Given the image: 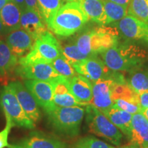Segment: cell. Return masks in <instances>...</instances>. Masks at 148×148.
Masks as SVG:
<instances>
[{
	"label": "cell",
	"mask_w": 148,
	"mask_h": 148,
	"mask_svg": "<svg viewBox=\"0 0 148 148\" xmlns=\"http://www.w3.org/2000/svg\"><path fill=\"white\" fill-rule=\"evenodd\" d=\"M127 14L148 23V0H130Z\"/></svg>",
	"instance_id": "obj_26"
},
{
	"label": "cell",
	"mask_w": 148,
	"mask_h": 148,
	"mask_svg": "<svg viewBox=\"0 0 148 148\" xmlns=\"http://www.w3.org/2000/svg\"><path fill=\"white\" fill-rule=\"evenodd\" d=\"M114 148H115V147H114ZM118 148H138V147L136 145H134V144L130 143L128 145H125V146H123V147H118Z\"/></svg>",
	"instance_id": "obj_41"
},
{
	"label": "cell",
	"mask_w": 148,
	"mask_h": 148,
	"mask_svg": "<svg viewBox=\"0 0 148 148\" xmlns=\"http://www.w3.org/2000/svg\"><path fill=\"white\" fill-rule=\"evenodd\" d=\"M105 64L114 71L132 70L143 62V51L133 45H119L107 49L100 53Z\"/></svg>",
	"instance_id": "obj_4"
},
{
	"label": "cell",
	"mask_w": 148,
	"mask_h": 148,
	"mask_svg": "<svg viewBox=\"0 0 148 148\" xmlns=\"http://www.w3.org/2000/svg\"><path fill=\"white\" fill-rule=\"evenodd\" d=\"M61 55L72 65L88 57L79 51L76 43L66 44L64 46L61 45Z\"/></svg>",
	"instance_id": "obj_29"
},
{
	"label": "cell",
	"mask_w": 148,
	"mask_h": 148,
	"mask_svg": "<svg viewBox=\"0 0 148 148\" xmlns=\"http://www.w3.org/2000/svg\"><path fill=\"white\" fill-rule=\"evenodd\" d=\"M24 85L32 94L38 106L46 112L54 108L53 99V86L50 82L36 79H26Z\"/></svg>",
	"instance_id": "obj_10"
},
{
	"label": "cell",
	"mask_w": 148,
	"mask_h": 148,
	"mask_svg": "<svg viewBox=\"0 0 148 148\" xmlns=\"http://www.w3.org/2000/svg\"><path fill=\"white\" fill-rule=\"evenodd\" d=\"M25 4H26L27 8H28L31 10H33L34 12L41 15L39 8H38V1L37 0H25Z\"/></svg>",
	"instance_id": "obj_33"
},
{
	"label": "cell",
	"mask_w": 148,
	"mask_h": 148,
	"mask_svg": "<svg viewBox=\"0 0 148 148\" xmlns=\"http://www.w3.org/2000/svg\"><path fill=\"white\" fill-rule=\"evenodd\" d=\"M40 14L46 22L56 13L57 11L64 4L63 0H37Z\"/></svg>",
	"instance_id": "obj_27"
},
{
	"label": "cell",
	"mask_w": 148,
	"mask_h": 148,
	"mask_svg": "<svg viewBox=\"0 0 148 148\" xmlns=\"http://www.w3.org/2000/svg\"><path fill=\"white\" fill-rule=\"evenodd\" d=\"M141 113L143 114V115L145 116V117L146 118V119L148 120V107L145 109H143V110H142Z\"/></svg>",
	"instance_id": "obj_40"
},
{
	"label": "cell",
	"mask_w": 148,
	"mask_h": 148,
	"mask_svg": "<svg viewBox=\"0 0 148 148\" xmlns=\"http://www.w3.org/2000/svg\"><path fill=\"white\" fill-rule=\"evenodd\" d=\"M61 55V45L49 31L34 41L33 47L25 56L18 58V64L27 65L36 62L51 63Z\"/></svg>",
	"instance_id": "obj_5"
},
{
	"label": "cell",
	"mask_w": 148,
	"mask_h": 148,
	"mask_svg": "<svg viewBox=\"0 0 148 148\" xmlns=\"http://www.w3.org/2000/svg\"><path fill=\"white\" fill-rule=\"evenodd\" d=\"M107 1L117 3V4H119L121 5H124V6H126V7L128 6L129 3H130V0H107Z\"/></svg>",
	"instance_id": "obj_36"
},
{
	"label": "cell",
	"mask_w": 148,
	"mask_h": 148,
	"mask_svg": "<svg viewBox=\"0 0 148 148\" xmlns=\"http://www.w3.org/2000/svg\"><path fill=\"white\" fill-rule=\"evenodd\" d=\"M102 1L107 17L106 25L119 21L127 14V7L107 0Z\"/></svg>",
	"instance_id": "obj_25"
},
{
	"label": "cell",
	"mask_w": 148,
	"mask_h": 148,
	"mask_svg": "<svg viewBox=\"0 0 148 148\" xmlns=\"http://www.w3.org/2000/svg\"><path fill=\"white\" fill-rule=\"evenodd\" d=\"M71 90L82 106L90 104L92 99V83L89 79L80 74H77L69 79Z\"/></svg>",
	"instance_id": "obj_19"
},
{
	"label": "cell",
	"mask_w": 148,
	"mask_h": 148,
	"mask_svg": "<svg viewBox=\"0 0 148 148\" xmlns=\"http://www.w3.org/2000/svg\"><path fill=\"white\" fill-rule=\"evenodd\" d=\"M108 119L112 122L120 131L129 138L132 126V114L118 108L113 104L105 114Z\"/></svg>",
	"instance_id": "obj_22"
},
{
	"label": "cell",
	"mask_w": 148,
	"mask_h": 148,
	"mask_svg": "<svg viewBox=\"0 0 148 148\" xmlns=\"http://www.w3.org/2000/svg\"><path fill=\"white\" fill-rule=\"evenodd\" d=\"M139 104L142 110L148 107V91L139 95ZM142 111V110H141Z\"/></svg>",
	"instance_id": "obj_34"
},
{
	"label": "cell",
	"mask_w": 148,
	"mask_h": 148,
	"mask_svg": "<svg viewBox=\"0 0 148 148\" xmlns=\"http://www.w3.org/2000/svg\"><path fill=\"white\" fill-rule=\"evenodd\" d=\"M3 34H6V32H5V27L3 26L1 18H0V36Z\"/></svg>",
	"instance_id": "obj_37"
},
{
	"label": "cell",
	"mask_w": 148,
	"mask_h": 148,
	"mask_svg": "<svg viewBox=\"0 0 148 148\" xmlns=\"http://www.w3.org/2000/svg\"><path fill=\"white\" fill-rule=\"evenodd\" d=\"M34 41L32 36L22 28L8 33L5 38V42L18 59L25 56L30 51Z\"/></svg>",
	"instance_id": "obj_16"
},
{
	"label": "cell",
	"mask_w": 148,
	"mask_h": 148,
	"mask_svg": "<svg viewBox=\"0 0 148 148\" xmlns=\"http://www.w3.org/2000/svg\"><path fill=\"white\" fill-rule=\"evenodd\" d=\"M146 148H148V147H146Z\"/></svg>",
	"instance_id": "obj_43"
},
{
	"label": "cell",
	"mask_w": 148,
	"mask_h": 148,
	"mask_svg": "<svg viewBox=\"0 0 148 148\" xmlns=\"http://www.w3.org/2000/svg\"><path fill=\"white\" fill-rule=\"evenodd\" d=\"M50 82L53 86V99L56 106L60 107L82 106L72 93L69 79L60 75Z\"/></svg>",
	"instance_id": "obj_15"
},
{
	"label": "cell",
	"mask_w": 148,
	"mask_h": 148,
	"mask_svg": "<svg viewBox=\"0 0 148 148\" xmlns=\"http://www.w3.org/2000/svg\"><path fill=\"white\" fill-rule=\"evenodd\" d=\"M18 59L14 56L5 42L0 38V75L5 77L15 69Z\"/></svg>",
	"instance_id": "obj_24"
},
{
	"label": "cell",
	"mask_w": 148,
	"mask_h": 148,
	"mask_svg": "<svg viewBox=\"0 0 148 148\" xmlns=\"http://www.w3.org/2000/svg\"><path fill=\"white\" fill-rule=\"evenodd\" d=\"M21 28L31 35L34 40L48 31L47 23L40 14L26 8L21 12Z\"/></svg>",
	"instance_id": "obj_17"
},
{
	"label": "cell",
	"mask_w": 148,
	"mask_h": 148,
	"mask_svg": "<svg viewBox=\"0 0 148 148\" xmlns=\"http://www.w3.org/2000/svg\"><path fill=\"white\" fill-rule=\"evenodd\" d=\"M127 84L138 95L148 91V72H134L130 77Z\"/></svg>",
	"instance_id": "obj_28"
},
{
	"label": "cell",
	"mask_w": 148,
	"mask_h": 148,
	"mask_svg": "<svg viewBox=\"0 0 148 148\" xmlns=\"http://www.w3.org/2000/svg\"><path fill=\"white\" fill-rule=\"evenodd\" d=\"M116 29L125 37L148 43V23L127 14L115 24Z\"/></svg>",
	"instance_id": "obj_12"
},
{
	"label": "cell",
	"mask_w": 148,
	"mask_h": 148,
	"mask_svg": "<svg viewBox=\"0 0 148 148\" xmlns=\"http://www.w3.org/2000/svg\"><path fill=\"white\" fill-rule=\"evenodd\" d=\"M82 0H63L64 2L68 3V2H81Z\"/></svg>",
	"instance_id": "obj_42"
},
{
	"label": "cell",
	"mask_w": 148,
	"mask_h": 148,
	"mask_svg": "<svg viewBox=\"0 0 148 148\" xmlns=\"http://www.w3.org/2000/svg\"><path fill=\"white\" fill-rule=\"evenodd\" d=\"M11 1H12V2L15 3L17 6L19 7V8L21 9V11L25 10V9L27 8L25 0H11Z\"/></svg>",
	"instance_id": "obj_35"
},
{
	"label": "cell",
	"mask_w": 148,
	"mask_h": 148,
	"mask_svg": "<svg viewBox=\"0 0 148 148\" xmlns=\"http://www.w3.org/2000/svg\"><path fill=\"white\" fill-rule=\"evenodd\" d=\"M118 40L116 28L101 25L79 35L75 43L83 54L90 56L100 54L116 45Z\"/></svg>",
	"instance_id": "obj_3"
},
{
	"label": "cell",
	"mask_w": 148,
	"mask_h": 148,
	"mask_svg": "<svg viewBox=\"0 0 148 148\" xmlns=\"http://www.w3.org/2000/svg\"><path fill=\"white\" fill-rule=\"evenodd\" d=\"M8 86L13 91L27 116L34 123L39 121L41 119L39 106L25 85L19 81H14L11 82Z\"/></svg>",
	"instance_id": "obj_11"
},
{
	"label": "cell",
	"mask_w": 148,
	"mask_h": 148,
	"mask_svg": "<svg viewBox=\"0 0 148 148\" xmlns=\"http://www.w3.org/2000/svg\"><path fill=\"white\" fill-rule=\"evenodd\" d=\"M28 148H68L66 143L39 131H33L19 143Z\"/></svg>",
	"instance_id": "obj_18"
},
{
	"label": "cell",
	"mask_w": 148,
	"mask_h": 148,
	"mask_svg": "<svg viewBox=\"0 0 148 148\" xmlns=\"http://www.w3.org/2000/svg\"><path fill=\"white\" fill-rule=\"evenodd\" d=\"M16 74L26 79H36V80L51 82L53 79L60 76L51 63L47 62H36L27 65L16 66Z\"/></svg>",
	"instance_id": "obj_13"
},
{
	"label": "cell",
	"mask_w": 148,
	"mask_h": 148,
	"mask_svg": "<svg viewBox=\"0 0 148 148\" xmlns=\"http://www.w3.org/2000/svg\"><path fill=\"white\" fill-rule=\"evenodd\" d=\"M51 64L59 75H62L68 79L71 78L77 74L72 64H70L62 55L53 60Z\"/></svg>",
	"instance_id": "obj_30"
},
{
	"label": "cell",
	"mask_w": 148,
	"mask_h": 148,
	"mask_svg": "<svg viewBox=\"0 0 148 148\" xmlns=\"http://www.w3.org/2000/svg\"><path fill=\"white\" fill-rule=\"evenodd\" d=\"M10 1L11 0H0V11L3 8V6Z\"/></svg>",
	"instance_id": "obj_39"
},
{
	"label": "cell",
	"mask_w": 148,
	"mask_h": 148,
	"mask_svg": "<svg viewBox=\"0 0 148 148\" xmlns=\"http://www.w3.org/2000/svg\"><path fill=\"white\" fill-rule=\"evenodd\" d=\"M0 106L5 115L10 117L14 126L28 130L35 127V123L24 112L17 98L8 85L0 88Z\"/></svg>",
	"instance_id": "obj_7"
},
{
	"label": "cell",
	"mask_w": 148,
	"mask_h": 148,
	"mask_svg": "<svg viewBox=\"0 0 148 148\" xmlns=\"http://www.w3.org/2000/svg\"><path fill=\"white\" fill-rule=\"evenodd\" d=\"M6 119V125L5 128L0 132V148L8 147L10 144L8 143V136L12 127L14 126L10 117L8 115H5Z\"/></svg>",
	"instance_id": "obj_32"
},
{
	"label": "cell",
	"mask_w": 148,
	"mask_h": 148,
	"mask_svg": "<svg viewBox=\"0 0 148 148\" xmlns=\"http://www.w3.org/2000/svg\"><path fill=\"white\" fill-rule=\"evenodd\" d=\"M72 66L77 74L87 77L92 83L108 75L110 69L97 56H88L84 60L73 64Z\"/></svg>",
	"instance_id": "obj_14"
},
{
	"label": "cell",
	"mask_w": 148,
	"mask_h": 148,
	"mask_svg": "<svg viewBox=\"0 0 148 148\" xmlns=\"http://www.w3.org/2000/svg\"><path fill=\"white\" fill-rule=\"evenodd\" d=\"M139 95L136 93L125 79L115 85L112 90V99L118 108L134 114L141 112L139 104Z\"/></svg>",
	"instance_id": "obj_9"
},
{
	"label": "cell",
	"mask_w": 148,
	"mask_h": 148,
	"mask_svg": "<svg viewBox=\"0 0 148 148\" xmlns=\"http://www.w3.org/2000/svg\"><path fill=\"white\" fill-rule=\"evenodd\" d=\"M83 10L89 18L99 25H106V14L102 0H82Z\"/></svg>",
	"instance_id": "obj_23"
},
{
	"label": "cell",
	"mask_w": 148,
	"mask_h": 148,
	"mask_svg": "<svg viewBox=\"0 0 148 148\" xmlns=\"http://www.w3.org/2000/svg\"><path fill=\"white\" fill-rule=\"evenodd\" d=\"M86 121L89 132L108 140L114 145L121 143L123 134L100 110L88 104L86 108Z\"/></svg>",
	"instance_id": "obj_6"
},
{
	"label": "cell",
	"mask_w": 148,
	"mask_h": 148,
	"mask_svg": "<svg viewBox=\"0 0 148 148\" xmlns=\"http://www.w3.org/2000/svg\"><path fill=\"white\" fill-rule=\"evenodd\" d=\"M89 21L79 2L64 3L47 23V27L61 37L71 36Z\"/></svg>",
	"instance_id": "obj_1"
},
{
	"label": "cell",
	"mask_w": 148,
	"mask_h": 148,
	"mask_svg": "<svg viewBox=\"0 0 148 148\" xmlns=\"http://www.w3.org/2000/svg\"><path fill=\"white\" fill-rule=\"evenodd\" d=\"M72 148H114L113 146L92 136L80 138L73 145Z\"/></svg>",
	"instance_id": "obj_31"
},
{
	"label": "cell",
	"mask_w": 148,
	"mask_h": 148,
	"mask_svg": "<svg viewBox=\"0 0 148 148\" xmlns=\"http://www.w3.org/2000/svg\"><path fill=\"white\" fill-rule=\"evenodd\" d=\"M8 148H28L26 146L21 145V144L18 143V144H10Z\"/></svg>",
	"instance_id": "obj_38"
},
{
	"label": "cell",
	"mask_w": 148,
	"mask_h": 148,
	"mask_svg": "<svg viewBox=\"0 0 148 148\" xmlns=\"http://www.w3.org/2000/svg\"><path fill=\"white\" fill-rule=\"evenodd\" d=\"M129 139L138 148L148 147V120L141 112L132 114Z\"/></svg>",
	"instance_id": "obj_20"
},
{
	"label": "cell",
	"mask_w": 148,
	"mask_h": 148,
	"mask_svg": "<svg viewBox=\"0 0 148 148\" xmlns=\"http://www.w3.org/2000/svg\"><path fill=\"white\" fill-rule=\"evenodd\" d=\"M85 110L81 106L54 108L46 112L48 123L55 132L68 137L79 134Z\"/></svg>",
	"instance_id": "obj_2"
},
{
	"label": "cell",
	"mask_w": 148,
	"mask_h": 148,
	"mask_svg": "<svg viewBox=\"0 0 148 148\" xmlns=\"http://www.w3.org/2000/svg\"><path fill=\"white\" fill-rule=\"evenodd\" d=\"M21 9L15 3L10 1L0 11V18L5 27L6 34L8 33L21 28Z\"/></svg>",
	"instance_id": "obj_21"
},
{
	"label": "cell",
	"mask_w": 148,
	"mask_h": 148,
	"mask_svg": "<svg viewBox=\"0 0 148 148\" xmlns=\"http://www.w3.org/2000/svg\"><path fill=\"white\" fill-rule=\"evenodd\" d=\"M124 79L121 75H110V73L103 78L92 82V99L90 104L96 107L103 114L113 106L112 90L115 85Z\"/></svg>",
	"instance_id": "obj_8"
}]
</instances>
